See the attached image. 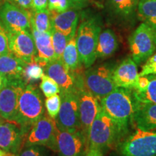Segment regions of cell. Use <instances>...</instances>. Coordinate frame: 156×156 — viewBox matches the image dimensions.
I'll list each match as a JSON object with an SVG mask.
<instances>
[{"label": "cell", "mask_w": 156, "mask_h": 156, "mask_svg": "<svg viewBox=\"0 0 156 156\" xmlns=\"http://www.w3.org/2000/svg\"><path fill=\"white\" fill-rule=\"evenodd\" d=\"M30 28L42 33H51L52 30L50 11L48 9L30 11Z\"/></svg>", "instance_id": "obj_26"}, {"label": "cell", "mask_w": 156, "mask_h": 156, "mask_svg": "<svg viewBox=\"0 0 156 156\" xmlns=\"http://www.w3.org/2000/svg\"><path fill=\"white\" fill-rule=\"evenodd\" d=\"M31 34L34 38L37 51L35 61L38 62L42 67H45L48 62L56 58L55 53L52 45L51 33H42L30 28Z\"/></svg>", "instance_id": "obj_20"}, {"label": "cell", "mask_w": 156, "mask_h": 156, "mask_svg": "<svg viewBox=\"0 0 156 156\" xmlns=\"http://www.w3.org/2000/svg\"><path fill=\"white\" fill-rule=\"evenodd\" d=\"M140 0H106V9L111 15L122 20H129L136 13Z\"/></svg>", "instance_id": "obj_22"}, {"label": "cell", "mask_w": 156, "mask_h": 156, "mask_svg": "<svg viewBox=\"0 0 156 156\" xmlns=\"http://www.w3.org/2000/svg\"><path fill=\"white\" fill-rule=\"evenodd\" d=\"M75 5L72 0H48V9L49 11L55 12H63Z\"/></svg>", "instance_id": "obj_32"}, {"label": "cell", "mask_w": 156, "mask_h": 156, "mask_svg": "<svg viewBox=\"0 0 156 156\" xmlns=\"http://www.w3.org/2000/svg\"><path fill=\"white\" fill-rule=\"evenodd\" d=\"M17 156H47L46 151L38 145H25Z\"/></svg>", "instance_id": "obj_33"}, {"label": "cell", "mask_w": 156, "mask_h": 156, "mask_svg": "<svg viewBox=\"0 0 156 156\" xmlns=\"http://www.w3.org/2000/svg\"><path fill=\"white\" fill-rule=\"evenodd\" d=\"M50 15L52 28L54 29L69 38L76 34L80 19L79 12L77 9L71 7L59 13L50 11Z\"/></svg>", "instance_id": "obj_18"}, {"label": "cell", "mask_w": 156, "mask_h": 156, "mask_svg": "<svg viewBox=\"0 0 156 156\" xmlns=\"http://www.w3.org/2000/svg\"><path fill=\"white\" fill-rule=\"evenodd\" d=\"M149 83L145 90L136 92L133 90L136 100L142 103L156 104V75H147Z\"/></svg>", "instance_id": "obj_27"}, {"label": "cell", "mask_w": 156, "mask_h": 156, "mask_svg": "<svg viewBox=\"0 0 156 156\" xmlns=\"http://www.w3.org/2000/svg\"><path fill=\"white\" fill-rule=\"evenodd\" d=\"M44 75V69L38 62L34 61L31 63L26 64L23 70V80L25 83H30L41 79Z\"/></svg>", "instance_id": "obj_28"}, {"label": "cell", "mask_w": 156, "mask_h": 156, "mask_svg": "<svg viewBox=\"0 0 156 156\" xmlns=\"http://www.w3.org/2000/svg\"><path fill=\"white\" fill-rule=\"evenodd\" d=\"M56 142L59 156H85L88 151L87 137L81 129L58 130Z\"/></svg>", "instance_id": "obj_11"}, {"label": "cell", "mask_w": 156, "mask_h": 156, "mask_svg": "<svg viewBox=\"0 0 156 156\" xmlns=\"http://www.w3.org/2000/svg\"><path fill=\"white\" fill-rule=\"evenodd\" d=\"M101 31L100 20L94 16L82 20L77 29L76 44L84 67L90 68L96 60V46Z\"/></svg>", "instance_id": "obj_3"}, {"label": "cell", "mask_w": 156, "mask_h": 156, "mask_svg": "<svg viewBox=\"0 0 156 156\" xmlns=\"http://www.w3.org/2000/svg\"><path fill=\"white\" fill-rule=\"evenodd\" d=\"M51 35L52 45H53L56 58L61 59L64 48L70 38L53 28L51 31Z\"/></svg>", "instance_id": "obj_29"}, {"label": "cell", "mask_w": 156, "mask_h": 156, "mask_svg": "<svg viewBox=\"0 0 156 156\" xmlns=\"http://www.w3.org/2000/svg\"><path fill=\"white\" fill-rule=\"evenodd\" d=\"M136 103L133 90L116 87L101 99V107L116 123L122 134L127 131L133 118Z\"/></svg>", "instance_id": "obj_1"}, {"label": "cell", "mask_w": 156, "mask_h": 156, "mask_svg": "<svg viewBox=\"0 0 156 156\" xmlns=\"http://www.w3.org/2000/svg\"><path fill=\"white\" fill-rule=\"evenodd\" d=\"M132 58L136 64L145 62L156 50L155 29L142 23L129 38Z\"/></svg>", "instance_id": "obj_5"}, {"label": "cell", "mask_w": 156, "mask_h": 156, "mask_svg": "<svg viewBox=\"0 0 156 156\" xmlns=\"http://www.w3.org/2000/svg\"><path fill=\"white\" fill-rule=\"evenodd\" d=\"M44 114L43 98L39 90L30 83H25L19 95L15 123L28 133L32 126Z\"/></svg>", "instance_id": "obj_2"}, {"label": "cell", "mask_w": 156, "mask_h": 156, "mask_svg": "<svg viewBox=\"0 0 156 156\" xmlns=\"http://www.w3.org/2000/svg\"><path fill=\"white\" fill-rule=\"evenodd\" d=\"M132 121L139 129L156 130V104L137 101Z\"/></svg>", "instance_id": "obj_19"}, {"label": "cell", "mask_w": 156, "mask_h": 156, "mask_svg": "<svg viewBox=\"0 0 156 156\" xmlns=\"http://www.w3.org/2000/svg\"><path fill=\"white\" fill-rule=\"evenodd\" d=\"M30 11L5 1L0 5V22L7 32L30 30Z\"/></svg>", "instance_id": "obj_12"}, {"label": "cell", "mask_w": 156, "mask_h": 156, "mask_svg": "<svg viewBox=\"0 0 156 156\" xmlns=\"http://www.w3.org/2000/svg\"><path fill=\"white\" fill-rule=\"evenodd\" d=\"M120 156H156V130L136 129L119 146Z\"/></svg>", "instance_id": "obj_6"}, {"label": "cell", "mask_w": 156, "mask_h": 156, "mask_svg": "<svg viewBox=\"0 0 156 156\" xmlns=\"http://www.w3.org/2000/svg\"><path fill=\"white\" fill-rule=\"evenodd\" d=\"M58 131L55 119L44 114L30 128L25 145L44 146L57 152Z\"/></svg>", "instance_id": "obj_7"}, {"label": "cell", "mask_w": 156, "mask_h": 156, "mask_svg": "<svg viewBox=\"0 0 156 156\" xmlns=\"http://www.w3.org/2000/svg\"><path fill=\"white\" fill-rule=\"evenodd\" d=\"M155 33H156V30H155Z\"/></svg>", "instance_id": "obj_44"}, {"label": "cell", "mask_w": 156, "mask_h": 156, "mask_svg": "<svg viewBox=\"0 0 156 156\" xmlns=\"http://www.w3.org/2000/svg\"><path fill=\"white\" fill-rule=\"evenodd\" d=\"M77 85L79 95L80 129L87 137L90 127L101 108L100 101L84 86L81 74L77 75Z\"/></svg>", "instance_id": "obj_10"}, {"label": "cell", "mask_w": 156, "mask_h": 156, "mask_svg": "<svg viewBox=\"0 0 156 156\" xmlns=\"http://www.w3.org/2000/svg\"><path fill=\"white\" fill-rule=\"evenodd\" d=\"M118 47V39L114 31L111 29L101 31L96 46L97 58H106L113 55Z\"/></svg>", "instance_id": "obj_23"}, {"label": "cell", "mask_w": 156, "mask_h": 156, "mask_svg": "<svg viewBox=\"0 0 156 156\" xmlns=\"http://www.w3.org/2000/svg\"><path fill=\"white\" fill-rule=\"evenodd\" d=\"M0 156H16V155H14V154L7 153V152L0 149Z\"/></svg>", "instance_id": "obj_40"}, {"label": "cell", "mask_w": 156, "mask_h": 156, "mask_svg": "<svg viewBox=\"0 0 156 156\" xmlns=\"http://www.w3.org/2000/svg\"><path fill=\"white\" fill-rule=\"evenodd\" d=\"M9 51L25 64L34 62L37 51L34 38L28 30L7 32Z\"/></svg>", "instance_id": "obj_13"}, {"label": "cell", "mask_w": 156, "mask_h": 156, "mask_svg": "<svg viewBox=\"0 0 156 156\" xmlns=\"http://www.w3.org/2000/svg\"><path fill=\"white\" fill-rule=\"evenodd\" d=\"M7 83V79L5 76H3L2 74H0V90L6 85V83Z\"/></svg>", "instance_id": "obj_39"}, {"label": "cell", "mask_w": 156, "mask_h": 156, "mask_svg": "<svg viewBox=\"0 0 156 156\" xmlns=\"http://www.w3.org/2000/svg\"><path fill=\"white\" fill-rule=\"evenodd\" d=\"M26 135L28 133L15 123L3 120L0 122V148L3 151L17 154L22 149Z\"/></svg>", "instance_id": "obj_16"}, {"label": "cell", "mask_w": 156, "mask_h": 156, "mask_svg": "<svg viewBox=\"0 0 156 156\" xmlns=\"http://www.w3.org/2000/svg\"><path fill=\"white\" fill-rule=\"evenodd\" d=\"M40 88L46 98L60 93V88L58 84L46 74H44L41 77Z\"/></svg>", "instance_id": "obj_30"}, {"label": "cell", "mask_w": 156, "mask_h": 156, "mask_svg": "<svg viewBox=\"0 0 156 156\" xmlns=\"http://www.w3.org/2000/svg\"><path fill=\"white\" fill-rule=\"evenodd\" d=\"M26 64L11 52L0 56V74L8 80H23V73Z\"/></svg>", "instance_id": "obj_21"}, {"label": "cell", "mask_w": 156, "mask_h": 156, "mask_svg": "<svg viewBox=\"0 0 156 156\" xmlns=\"http://www.w3.org/2000/svg\"><path fill=\"white\" fill-rule=\"evenodd\" d=\"M150 75H156V53L153 54L145 61V63L142 66L140 76H145Z\"/></svg>", "instance_id": "obj_34"}, {"label": "cell", "mask_w": 156, "mask_h": 156, "mask_svg": "<svg viewBox=\"0 0 156 156\" xmlns=\"http://www.w3.org/2000/svg\"><path fill=\"white\" fill-rule=\"evenodd\" d=\"M5 1L9 2L21 7V8L26 9V10L32 9L33 0H5Z\"/></svg>", "instance_id": "obj_36"}, {"label": "cell", "mask_w": 156, "mask_h": 156, "mask_svg": "<svg viewBox=\"0 0 156 156\" xmlns=\"http://www.w3.org/2000/svg\"><path fill=\"white\" fill-rule=\"evenodd\" d=\"M113 71L106 66H101L87 70L82 75L85 88L101 101L116 88L112 77Z\"/></svg>", "instance_id": "obj_9"}, {"label": "cell", "mask_w": 156, "mask_h": 156, "mask_svg": "<svg viewBox=\"0 0 156 156\" xmlns=\"http://www.w3.org/2000/svg\"><path fill=\"white\" fill-rule=\"evenodd\" d=\"M85 1L86 0H72V2H73V4L75 5H83L84 3L85 2Z\"/></svg>", "instance_id": "obj_41"}, {"label": "cell", "mask_w": 156, "mask_h": 156, "mask_svg": "<svg viewBox=\"0 0 156 156\" xmlns=\"http://www.w3.org/2000/svg\"><path fill=\"white\" fill-rule=\"evenodd\" d=\"M44 69L45 74L58 84L60 92H69L77 88V74L72 73L62 59L54 58L48 62Z\"/></svg>", "instance_id": "obj_15"}, {"label": "cell", "mask_w": 156, "mask_h": 156, "mask_svg": "<svg viewBox=\"0 0 156 156\" xmlns=\"http://www.w3.org/2000/svg\"><path fill=\"white\" fill-rule=\"evenodd\" d=\"M85 156H103V153L98 150L88 149Z\"/></svg>", "instance_id": "obj_38"}, {"label": "cell", "mask_w": 156, "mask_h": 156, "mask_svg": "<svg viewBox=\"0 0 156 156\" xmlns=\"http://www.w3.org/2000/svg\"><path fill=\"white\" fill-rule=\"evenodd\" d=\"M48 0H33L32 9L34 11H40L48 8Z\"/></svg>", "instance_id": "obj_37"}, {"label": "cell", "mask_w": 156, "mask_h": 156, "mask_svg": "<svg viewBox=\"0 0 156 156\" xmlns=\"http://www.w3.org/2000/svg\"><path fill=\"white\" fill-rule=\"evenodd\" d=\"M95 1H97V2H102L103 0H95Z\"/></svg>", "instance_id": "obj_42"}, {"label": "cell", "mask_w": 156, "mask_h": 156, "mask_svg": "<svg viewBox=\"0 0 156 156\" xmlns=\"http://www.w3.org/2000/svg\"><path fill=\"white\" fill-rule=\"evenodd\" d=\"M137 64L128 57L113 70V80L116 87L133 89L139 77Z\"/></svg>", "instance_id": "obj_17"}, {"label": "cell", "mask_w": 156, "mask_h": 156, "mask_svg": "<svg viewBox=\"0 0 156 156\" xmlns=\"http://www.w3.org/2000/svg\"><path fill=\"white\" fill-rule=\"evenodd\" d=\"M9 52L7 32L0 22V56Z\"/></svg>", "instance_id": "obj_35"}, {"label": "cell", "mask_w": 156, "mask_h": 156, "mask_svg": "<svg viewBox=\"0 0 156 156\" xmlns=\"http://www.w3.org/2000/svg\"><path fill=\"white\" fill-rule=\"evenodd\" d=\"M61 59L72 73L75 74L80 73L83 64L80 61L76 44V34L69 38L62 54Z\"/></svg>", "instance_id": "obj_24"}, {"label": "cell", "mask_w": 156, "mask_h": 156, "mask_svg": "<svg viewBox=\"0 0 156 156\" xmlns=\"http://www.w3.org/2000/svg\"><path fill=\"white\" fill-rule=\"evenodd\" d=\"M62 103L56 118L58 130L75 131L80 129L79 112V95L77 88L69 92H60Z\"/></svg>", "instance_id": "obj_8"}, {"label": "cell", "mask_w": 156, "mask_h": 156, "mask_svg": "<svg viewBox=\"0 0 156 156\" xmlns=\"http://www.w3.org/2000/svg\"><path fill=\"white\" fill-rule=\"evenodd\" d=\"M1 121H2V119L1 116H0V122H1Z\"/></svg>", "instance_id": "obj_43"}, {"label": "cell", "mask_w": 156, "mask_h": 156, "mask_svg": "<svg viewBox=\"0 0 156 156\" xmlns=\"http://www.w3.org/2000/svg\"><path fill=\"white\" fill-rule=\"evenodd\" d=\"M62 99L60 95L56 94L52 96L46 98L45 101V107L47 111L48 115L51 118L56 119L61 107Z\"/></svg>", "instance_id": "obj_31"}, {"label": "cell", "mask_w": 156, "mask_h": 156, "mask_svg": "<svg viewBox=\"0 0 156 156\" xmlns=\"http://www.w3.org/2000/svg\"><path fill=\"white\" fill-rule=\"evenodd\" d=\"M25 83L23 80H7L6 85L0 90V116L2 119L15 123L19 95Z\"/></svg>", "instance_id": "obj_14"}, {"label": "cell", "mask_w": 156, "mask_h": 156, "mask_svg": "<svg viewBox=\"0 0 156 156\" xmlns=\"http://www.w3.org/2000/svg\"><path fill=\"white\" fill-rule=\"evenodd\" d=\"M136 15L142 23L156 30V0H140Z\"/></svg>", "instance_id": "obj_25"}, {"label": "cell", "mask_w": 156, "mask_h": 156, "mask_svg": "<svg viewBox=\"0 0 156 156\" xmlns=\"http://www.w3.org/2000/svg\"><path fill=\"white\" fill-rule=\"evenodd\" d=\"M120 134L116 123L101 107L90 127L87 135L88 149L103 152L111 147Z\"/></svg>", "instance_id": "obj_4"}]
</instances>
